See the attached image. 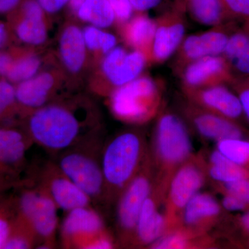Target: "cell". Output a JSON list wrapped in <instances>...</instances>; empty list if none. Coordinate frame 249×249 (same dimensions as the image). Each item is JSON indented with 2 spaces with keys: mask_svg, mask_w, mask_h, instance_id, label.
I'll use <instances>...</instances> for the list:
<instances>
[{
  "mask_svg": "<svg viewBox=\"0 0 249 249\" xmlns=\"http://www.w3.org/2000/svg\"><path fill=\"white\" fill-rule=\"evenodd\" d=\"M150 152L145 135L135 130L118 134L103 147L106 206L115 204L124 188L142 168Z\"/></svg>",
  "mask_w": 249,
  "mask_h": 249,
  "instance_id": "obj_1",
  "label": "cell"
},
{
  "mask_svg": "<svg viewBox=\"0 0 249 249\" xmlns=\"http://www.w3.org/2000/svg\"><path fill=\"white\" fill-rule=\"evenodd\" d=\"M86 116L58 104L33 111L28 122V136L34 143L55 157L95 134L86 125Z\"/></svg>",
  "mask_w": 249,
  "mask_h": 249,
  "instance_id": "obj_2",
  "label": "cell"
},
{
  "mask_svg": "<svg viewBox=\"0 0 249 249\" xmlns=\"http://www.w3.org/2000/svg\"><path fill=\"white\" fill-rule=\"evenodd\" d=\"M149 146L155 182L167 192L175 174L193 154L186 124L178 115L163 113L157 121Z\"/></svg>",
  "mask_w": 249,
  "mask_h": 249,
  "instance_id": "obj_3",
  "label": "cell"
},
{
  "mask_svg": "<svg viewBox=\"0 0 249 249\" xmlns=\"http://www.w3.org/2000/svg\"><path fill=\"white\" fill-rule=\"evenodd\" d=\"M103 140L95 134L54 157L62 173L87 195L93 206H106Z\"/></svg>",
  "mask_w": 249,
  "mask_h": 249,
  "instance_id": "obj_4",
  "label": "cell"
},
{
  "mask_svg": "<svg viewBox=\"0 0 249 249\" xmlns=\"http://www.w3.org/2000/svg\"><path fill=\"white\" fill-rule=\"evenodd\" d=\"M155 179V168L149 152L142 168L124 188L115 204L118 247H132L141 210L152 191Z\"/></svg>",
  "mask_w": 249,
  "mask_h": 249,
  "instance_id": "obj_5",
  "label": "cell"
},
{
  "mask_svg": "<svg viewBox=\"0 0 249 249\" xmlns=\"http://www.w3.org/2000/svg\"><path fill=\"white\" fill-rule=\"evenodd\" d=\"M208 180L204 155L202 152L193 153L178 168L168 187L163 203L164 235L180 227L183 210L192 198L201 191Z\"/></svg>",
  "mask_w": 249,
  "mask_h": 249,
  "instance_id": "obj_6",
  "label": "cell"
},
{
  "mask_svg": "<svg viewBox=\"0 0 249 249\" xmlns=\"http://www.w3.org/2000/svg\"><path fill=\"white\" fill-rule=\"evenodd\" d=\"M111 110L117 119L129 124H145L160 111V93L155 82L138 77L116 88L109 99Z\"/></svg>",
  "mask_w": 249,
  "mask_h": 249,
  "instance_id": "obj_7",
  "label": "cell"
},
{
  "mask_svg": "<svg viewBox=\"0 0 249 249\" xmlns=\"http://www.w3.org/2000/svg\"><path fill=\"white\" fill-rule=\"evenodd\" d=\"M29 186L18 197V214L35 231L39 241L37 249L55 248L58 206L45 187L34 178Z\"/></svg>",
  "mask_w": 249,
  "mask_h": 249,
  "instance_id": "obj_8",
  "label": "cell"
},
{
  "mask_svg": "<svg viewBox=\"0 0 249 249\" xmlns=\"http://www.w3.org/2000/svg\"><path fill=\"white\" fill-rule=\"evenodd\" d=\"M107 230L104 219L93 206L72 210L60 227L62 248L86 249L90 242Z\"/></svg>",
  "mask_w": 249,
  "mask_h": 249,
  "instance_id": "obj_9",
  "label": "cell"
},
{
  "mask_svg": "<svg viewBox=\"0 0 249 249\" xmlns=\"http://www.w3.org/2000/svg\"><path fill=\"white\" fill-rule=\"evenodd\" d=\"M53 198L58 209L65 212L86 206H93L89 196L67 178L53 160L37 168L35 178Z\"/></svg>",
  "mask_w": 249,
  "mask_h": 249,
  "instance_id": "obj_10",
  "label": "cell"
},
{
  "mask_svg": "<svg viewBox=\"0 0 249 249\" xmlns=\"http://www.w3.org/2000/svg\"><path fill=\"white\" fill-rule=\"evenodd\" d=\"M106 55L102 63L103 73L116 88L138 78L146 64L145 53L139 49L127 52L116 46Z\"/></svg>",
  "mask_w": 249,
  "mask_h": 249,
  "instance_id": "obj_11",
  "label": "cell"
},
{
  "mask_svg": "<svg viewBox=\"0 0 249 249\" xmlns=\"http://www.w3.org/2000/svg\"><path fill=\"white\" fill-rule=\"evenodd\" d=\"M185 114L196 133L206 140L218 142L242 137V130L230 119L206 110L194 103L186 107Z\"/></svg>",
  "mask_w": 249,
  "mask_h": 249,
  "instance_id": "obj_12",
  "label": "cell"
},
{
  "mask_svg": "<svg viewBox=\"0 0 249 249\" xmlns=\"http://www.w3.org/2000/svg\"><path fill=\"white\" fill-rule=\"evenodd\" d=\"M222 208L212 194L199 192L183 210L180 227L203 233H211L222 214Z\"/></svg>",
  "mask_w": 249,
  "mask_h": 249,
  "instance_id": "obj_13",
  "label": "cell"
},
{
  "mask_svg": "<svg viewBox=\"0 0 249 249\" xmlns=\"http://www.w3.org/2000/svg\"><path fill=\"white\" fill-rule=\"evenodd\" d=\"M187 91L192 103L228 119H237L243 112L240 98L221 85H211Z\"/></svg>",
  "mask_w": 249,
  "mask_h": 249,
  "instance_id": "obj_14",
  "label": "cell"
},
{
  "mask_svg": "<svg viewBox=\"0 0 249 249\" xmlns=\"http://www.w3.org/2000/svg\"><path fill=\"white\" fill-rule=\"evenodd\" d=\"M32 143L28 134L16 129L0 127V174L16 175L21 173Z\"/></svg>",
  "mask_w": 249,
  "mask_h": 249,
  "instance_id": "obj_15",
  "label": "cell"
},
{
  "mask_svg": "<svg viewBox=\"0 0 249 249\" xmlns=\"http://www.w3.org/2000/svg\"><path fill=\"white\" fill-rule=\"evenodd\" d=\"M227 61L219 55L204 57L193 60L184 72L187 90L199 89L216 85L225 73Z\"/></svg>",
  "mask_w": 249,
  "mask_h": 249,
  "instance_id": "obj_16",
  "label": "cell"
},
{
  "mask_svg": "<svg viewBox=\"0 0 249 249\" xmlns=\"http://www.w3.org/2000/svg\"><path fill=\"white\" fill-rule=\"evenodd\" d=\"M54 83L55 80L51 73H42L18 83L16 88L17 103L34 111L47 106Z\"/></svg>",
  "mask_w": 249,
  "mask_h": 249,
  "instance_id": "obj_17",
  "label": "cell"
},
{
  "mask_svg": "<svg viewBox=\"0 0 249 249\" xmlns=\"http://www.w3.org/2000/svg\"><path fill=\"white\" fill-rule=\"evenodd\" d=\"M215 247L211 233H203L180 227L165 234L148 247L150 249H212Z\"/></svg>",
  "mask_w": 249,
  "mask_h": 249,
  "instance_id": "obj_18",
  "label": "cell"
},
{
  "mask_svg": "<svg viewBox=\"0 0 249 249\" xmlns=\"http://www.w3.org/2000/svg\"><path fill=\"white\" fill-rule=\"evenodd\" d=\"M228 40L229 37L225 34L217 31L191 36L183 42V54L192 60L219 55L224 53Z\"/></svg>",
  "mask_w": 249,
  "mask_h": 249,
  "instance_id": "obj_19",
  "label": "cell"
},
{
  "mask_svg": "<svg viewBox=\"0 0 249 249\" xmlns=\"http://www.w3.org/2000/svg\"><path fill=\"white\" fill-rule=\"evenodd\" d=\"M157 24L152 42V57L158 62L164 61L171 56L182 42L185 34L184 25L178 20H166Z\"/></svg>",
  "mask_w": 249,
  "mask_h": 249,
  "instance_id": "obj_20",
  "label": "cell"
},
{
  "mask_svg": "<svg viewBox=\"0 0 249 249\" xmlns=\"http://www.w3.org/2000/svg\"><path fill=\"white\" fill-rule=\"evenodd\" d=\"M204 155L206 172L211 182L227 183L240 179H249V170L236 164L217 149Z\"/></svg>",
  "mask_w": 249,
  "mask_h": 249,
  "instance_id": "obj_21",
  "label": "cell"
},
{
  "mask_svg": "<svg viewBox=\"0 0 249 249\" xmlns=\"http://www.w3.org/2000/svg\"><path fill=\"white\" fill-rule=\"evenodd\" d=\"M86 49L83 31L76 26L65 29L60 37V52L67 70L73 73L81 70L86 56Z\"/></svg>",
  "mask_w": 249,
  "mask_h": 249,
  "instance_id": "obj_22",
  "label": "cell"
},
{
  "mask_svg": "<svg viewBox=\"0 0 249 249\" xmlns=\"http://www.w3.org/2000/svg\"><path fill=\"white\" fill-rule=\"evenodd\" d=\"M196 20L206 26H213L222 21L226 12L222 0H178Z\"/></svg>",
  "mask_w": 249,
  "mask_h": 249,
  "instance_id": "obj_23",
  "label": "cell"
},
{
  "mask_svg": "<svg viewBox=\"0 0 249 249\" xmlns=\"http://www.w3.org/2000/svg\"><path fill=\"white\" fill-rule=\"evenodd\" d=\"M77 14L82 20L101 29L110 27L116 19L109 0H86Z\"/></svg>",
  "mask_w": 249,
  "mask_h": 249,
  "instance_id": "obj_24",
  "label": "cell"
},
{
  "mask_svg": "<svg viewBox=\"0 0 249 249\" xmlns=\"http://www.w3.org/2000/svg\"><path fill=\"white\" fill-rule=\"evenodd\" d=\"M157 27V24L153 19L145 16H139L132 19L127 26V40L139 50L149 47L151 49Z\"/></svg>",
  "mask_w": 249,
  "mask_h": 249,
  "instance_id": "obj_25",
  "label": "cell"
},
{
  "mask_svg": "<svg viewBox=\"0 0 249 249\" xmlns=\"http://www.w3.org/2000/svg\"><path fill=\"white\" fill-rule=\"evenodd\" d=\"M224 53L237 71L249 75V35L237 33L231 36Z\"/></svg>",
  "mask_w": 249,
  "mask_h": 249,
  "instance_id": "obj_26",
  "label": "cell"
},
{
  "mask_svg": "<svg viewBox=\"0 0 249 249\" xmlns=\"http://www.w3.org/2000/svg\"><path fill=\"white\" fill-rule=\"evenodd\" d=\"M38 238L32 227L20 216L17 215L4 249H29L37 248Z\"/></svg>",
  "mask_w": 249,
  "mask_h": 249,
  "instance_id": "obj_27",
  "label": "cell"
},
{
  "mask_svg": "<svg viewBox=\"0 0 249 249\" xmlns=\"http://www.w3.org/2000/svg\"><path fill=\"white\" fill-rule=\"evenodd\" d=\"M16 35L19 40L29 45L43 43L47 36L43 18L24 16L16 27Z\"/></svg>",
  "mask_w": 249,
  "mask_h": 249,
  "instance_id": "obj_28",
  "label": "cell"
},
{
  "mask_svg": "<svg viewBox=\"0 0 249 249\" xmlns=\"http://www.w3.org/2000/svg\"><path fill=\"white\" fill-rule=\"evenodd\" d=\"M216 149L236 164L245 168L249 164V142L228 139L217 142Z\"/></svg>",
  "mask_w": 249,
  "mask_h": 249,
  "instance_id": "obj_29",
  "label": "cell"
},
{
  "mask_svg": "<svg viewBox=\"0 0 249 249\" xmlns=\"http://www.w3.org/2000/svg\"><path fill=\"white\" fill-rule=\"evenodd\" d=\"M40 60L35 55H27L14 60L6 78L11 83H19L37 75Z\"/></svg>",
  "mask_w": 249,
  "mask_h": 249,
  "instance_id": "obj_30",
  "label": "cell"
},
{
  "mask_svg": "<svg viewBox=\"0 0 249 249\" xmlns=\"http://www.w3.org/2000/svg\"><path fill=\"white\" fill-rule=\"evenodd\" d=\"M83 34L85 45L90 50L101 51L106 54L116 47L115 36L101 28L89 25L85 27Z\"/></svg>",
  "mask_w": 249,
  "mask_h": 249,
  "instance_id": "obj_31",
  "label": "cell"
},
{
  "mask_svg": "<svg viewBox=\"0 0 249 249\" xmlns=\"http://www.w3.org/2000/svg\"><path fill=\"white\" fill-rule=\"evenodd\" d=\"M223 193L232 195L249 204V179H240L227 183L213 182Z\"/></svg>",
  "mask_w": 249,
  "mask_h": 249,
  "instance_id": "obj_32",
  "label": "cell"
},
{
  "mask_svg": "<svg viewBox=\"0 0 249 249\" xmlns=\"http://www.w3.org/2000/svg\"><path fill=\"white\" fill-rule=\"evenodd\" d=\"M16 103V88L9 80H0V118L6 114Z\"/></svg>",
  "mask_w": 249,
  "mask_h": 249,
  "instance_id": "obj_33",
  "label": "cell"
},
{
  "mask_svg": "<svg viewBox=\"0 0 249 249\" xmlns=\"http://www.w3.org/2000/svg\"><path fill=\"white\" fill-rule=\"evenodd\" d=\"M11 213L7 206H0V249H4L17 217Z\"/></svg>",
  "mask_w": 249,
  "mask_h": 249,
  "instance_id": "obj_34",
  "label": "cell"
},
{
  "mask_svg": "<svg viewBox=\"0 0 249 249\" xmlns=\"http://www.w3.org/2000/svg\"><path fill=\"white\" fill-rule=\"evenodd\" d=\"M109 1L118 20L127 22L132 17L134 9L129 0H109Z\"/></svg>",
  "mask_w": 249,
  "mask_h": 249,
  "instance_id": "obj_35",
  "label": "cell"
},
{
  "mask_svg": "<svg viewBox=\"0 0 249 249\" xmlns=\"http://www.w3.org/2000/svg\"><path fill=\"white\" fill-rule=\"evenodd\" d=\"M226 11L249 17V0H222Z\"/></svg>",
  "mask_w": 249,
  "mask_h": 249,
  "instance_id": "obj_36",
  "label": "cell"
},
{
  "mask_svg": "<svg viewBox=\"0 0 249 249\" xmlns=\"http://www.w3.org/2000/svg\"><path fill=\"white\" fill-rule=\"evenodd\" d=\"M222 204L224 209L229 211H243L249 205L237 196L227 193H224Z\"/></svg>",
  "mask_w": 249,
  "mask_h": 249,
  "instance_id": "obj_37",
  "label": "cell"
},
{
  "mask_svg": "<svg viewBox=\"0 0 249 249\" xmlns=\"http://www.w3.org/2000/svg\"><path fill=\"white\" fill-rule=\"evenodd\" d=\"M22 11L24 16L27 17L43 18L44 16V10L35 0L25 1L23 4Z\"/></svg>",
  "mask_w": 249,
  "mask_h": 249,
  "instance_id": "obj_38",
  "label": "cell"
},
{
  "mask_svg": "<svg viewBox=\"0 0 249 249\" xmlns=\"http://www.w3.org/2000/svg\"><path fill=\"white\" fill-rule=\"evenodd\" d=\"M44 11L54 14L58 12L64 6L70 2V0H37Z\"/></svg>",
  "mask_w": 249,
  "mask_h": 249,
  "instance_id": "obj_39",
  "label": "cell"
},
{
  "mask_svg": "<svg viewBox=\"0 0 249 249\" xmlns=\"http://www.w3.org/2000/svg\"><path fill=\"white\" fill-rule=\"evenodd\" d=\"M162 0H129L134 10L138 11H146L157 7Z\"/></svg>",
  "mask_w": 249,
  "mask_h": 249,
  "instance_id": "obj_40",
  "label": "cell"
},
{
  "mask_svg": "<svg viewBox=\"0 0 249 249\" xmlns=\"http://www.w3.org/2000/svg\"><path fill=\"white\" fill-rule=\"evenodd\" d=\"M14 62V59L9 53L0 52V76L6 78Z\"/></svg>",
  "mask_w": 249,
  "mask_h": 249,
  "instance_id": "obj_41",
  "label": "cell"
},
{
  "mask_svg": "<svg viewBox=\"0 0 249 249\" xmlns=\"http://www.w3.org/2000/svg\"><path fill=\"white\" fill-rule=\"evenodd\" d=\"M20 0H0V14L10 12L18 6Z\"/></svg>",
  "mask_w": 249,
  "mask_h": 249,
  "instance_id": "obj_42",
  "label": "cell"
},
{
  "mask_svg": "<svg viewBox=\"0 0 249 249\" xmlns=\"http://www.w3.org/2000/svg\"><path fill=\"white\" fill-rule=\"evenodd\" d=\"M242 109L249 119V88H246L241 91L240 97Z\"/></svg>",
  "mask_w": 249,
  "mask_h": 249,
  "instance_id": "obj_43",
  "label": "cell"
},
{
  "mask_svg": "<svg viewBox=\"0 0 249 249\" xmlns=\"http://www.w3.org/2000/svg\"><path fill=\"white\" fill-rule=\"evenodd\" d=\"M7 40V31L4 23L0 22V49Z\"/></svg>",
  "mask_w": 249,
  "mask_h": 249,
  "instance_id": "obj_44",
  "label": "cell"
},
{
  "mask_svg": "<svg viewBox=\"0 0 249 249\" xmlns=\"http://www.w3.org/2000/svg\"><path fill=\"white\" fill-rule=\"evenodd\" d=\"M240 222L243 229L249 232V212L241 217Z\"/></svg>",
  "mask_w": 249,
  "mask_h": 249,
  "instance_id": "obj_45",
  "label": "cell"
},
{
  "mask_svg": "<svg viewBox=\"0 0 249 249\" xmlns=\"http://www.w3.org/2000/svg\"><path fill=\"white\" fill-rule=\"evenodd\" d=\"M85 1L86 0H70V2L69 3H70V6H71V9L77 12V11H78L80 6L84 4Z\"/></svg>",
  "mask_w": 249,
  "mask_h": 249,
  "instance_id": "obj_46",
  "label": "cell"
}]
</instances>
